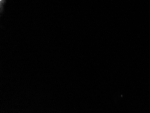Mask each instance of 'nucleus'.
I'll use <instances>...</instances> for the list:
<instances>
[{
	"mask_svg": "<svg viewBox=\"0 0 150 113\" xmlns=\"http://www.w3.org/2000/svg\"><path fill=\"white\" fill-rule=\"evenodd\" d=\"M6 0H0V9H1V12H2L4 10V3L6 2Z\"/></svg>",
	"mask_w": 150,
	"mask_h": 113,
	"instance_id": "f257e3e1",
	"label": "nucleus"
}]
</instances>
